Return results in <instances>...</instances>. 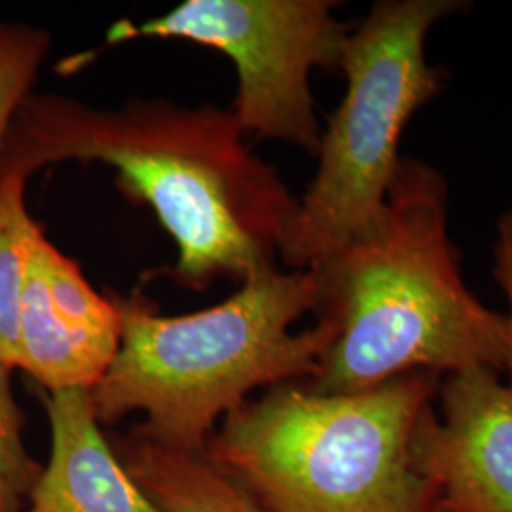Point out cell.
Listing matches in <instances>:
<instances>
[{"label":"cell","mask_w":512,"mask_h":512,"mask_svg":"<svg viewBox=\"0 0 512 512\" xmlns=\"http://www.w3.org/2000/svg\"><path fill=\"white\" fill-rule=\"evenodd\" d=\"M437 399L416 431V458L437 507L512 512V385L490 368L440 378Z\"/></svg>","instance_id":"cell-7"},{"label":"cell","mask_w":512,"mask_h":512,"mask_svg":"<svg viewBox=\"0 0 512 512\" xmlns=\"http://www.w3.org/2000/svg\"><path fill=\"white\" fill-rule=\"evenodd\" d=\"M122 342V313L73 258L40 234L29 256L19 310V370L44 391H92Z\"/></svg>","instance_id":"cell-8"},{"label":"cell","mask_w":512,"mask_h":512,"mask_svg":"<svg viewBox=\"0 0 512 512\" xmlns=\"http://www.w3.org/2000/svg\"><path fill=\"white\" fill-rule=\"evenodd\" d=\"M465 8L461 0H378L349 31L346 95L321 131L317 173L277 247L289 270L317 266L380 217L404 129L446 86V71L427 61V37Z\"/></svg>","instance_id":"cell-5"},{"label":"cell","mask_w":512,"mask_h":512,"mask_svg":"<svg viewBox=\"0 0 512 512\" xmlns=\"http://www.w3.org/2000/svg\"><path fill=\"white\" fill-rule=\"evenodd\" d=\"M332 0H186L160 18L118 21L109 44L183 38L217 48L238 69L232 116L243 137L274 139L317 156L321 126L310 74L340 69L349 29Z\"/></svg>","instance_id":"cell-6"},{"label":"cell","mask_w":512,"mask_h":512,"mask_svg":"<svg viewBox=\"0 0 512 512\" xmlns=\"http://www.w3.org/2000/svg\"><path fill=\"white\" fill-rule=\"evenodd\" d=\"M122 342L90 391L101 425L145 414L137 427L164 446L200 454L230 412L258 387L311 380L334 332L317 321L293 325L315 308L310 270L274 262L245 277L238 293L213 308L167 317L143 294L114 296Z\"/></svg>","instance_id":"cell-3"},{"label":"cell","mask_w":512,"mask_h":512,"mask_svg":"<svg viewBox=\"0 0 512 512\" xmlns=\"http://www.w3.org/2000/svg\"><path fill=\"white\" fill-rule=\"evenodd\" d=\"M25 183L16 173H0V363L19 368V310L27 264L42 234L25 207Z\"/></svg>","instance_id":"cell-11"},{"label":"cell","mask_w":512,"mask_h":512,"mask_svg":"<svg viewBox=\"0 0 512 512\" xmlns=\"http://www.w3.org/2000/svg\"><path fill=\"white\" fill-rule=\"evenodd\" d=\"M433 512H450V511H444V509H440V507H435V509H433Z\"/></svg>","instance_id":"cell-15"},{"label":"cell","mask_w":512,"mask_h":512,"mask_svg":"<svg viewBox=\"0 0 512 512\" xmlns=\"http://www.w3.org/2000/svg\"><path fill=\"white\" fill-rule=\"evenodd\" d=\"M50 456L21 512H164L129 475L86 389L42 393Z\"/></svg>","instance_id":"cell-9"},{"label":"cell","mask_w":512,"mask_h":512,"mask_svg":"<svg viewBox=\"0 0 512 512\" xmlns=\"http://www.w3.org/2000/svg\"><path fill=\"white\" fill-rule=\"evenodd\" d=\"M448 219L442 173L403 158L376 222L310 268L313 313L334 332L311 389L355 393L412 372H505L507 317L465 285Z\"/></svg>","instance_id":"cell-2"},{"label":"cell","mask_w":512,"mask_h":512,"mask_svg":"<svg viewBox=\"0 0 512 512\" xmlns=\"http://www.w3.org/2000/svg\"><path fill=\"white\" fill-rule=\"evenodd\" d=\"M494 279L509 302V311L505 313L509 330L505 372L509 374V384L512 385V205L495 224Z\"/></svg>","instance_id":"cell-14"},{"label":"cell","mask_w":512,"mask_h":512,"mask_svg":"<svg viewBox=\"0 0 512 512\" xmlns=\"http://www.w3.org/2000/svg\"><path fill=\"white\" fill-rule=\"evenodd\" d=\"M114 450L164 512H268L205 452L169 448L137 427Z\"/></svg>","instance_id":"cell-10"},{"label":"cell","mask_w":512,"mask_h":512,"mask_svg":"<svg viewBox=\"0 0 512 512\" xmlns=\"http://www.w3.org/2000/svg\"><path fill=\"white\" fill-rule=\"evenodd\" d=\"M52 37L33 25L0 21V148L23 99L31 93Z\"/></svg>","instance_id":"cell-12"},{"label":"cell","mask_w":512,"mask_h":512,"mask_svg":"<svg viewBox=\"0 0 512 512\" xmlns=\"http://www.w3.org/2000/svg\"><path fill=\"white\" fill-rule=\"evenodd\" d=\"M101 162L147 203L179 258L171 277L203 291L217 277L239 283L285 238L298 200L274 167L256 158L230 110L128 101L93 109L71 97L29 93L0 148V173L29 179L44 165Z\"/></svg>","instance_id":"cell-1"},{"label":"cell","mask_w":512,"mask_h":512,"mask_svg":"<svg viewBox=\"0 0 512 512\" xmlns=\"http://www.w3.org/2000/svg\"><path fill=\"white\" fill-rule=\"evenodd\" d=\"M42 463L23 437V414L12 389V368L0 363V512H21Z\"/></svg>","instance_id":"cell-13"},{"label":"cell","mask_w":512,"mask_h":512,"mask_svg":"<svg viewBox=\"0 0 512 512\" xmlns=\"http://www.w3.org/2000/svg\"><path fill=\"white\" fill-rule=\"evenodd\" d=\"M440 378L355 393L274 385L220 421L205 454L268 512H433L414 440Z\"/></svg>","instance_id":"cell-4"}]
</instances>
